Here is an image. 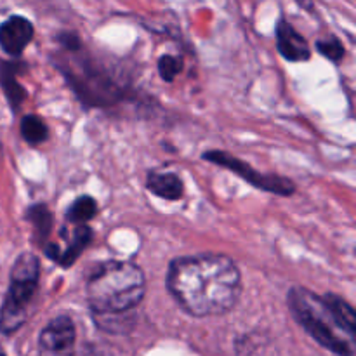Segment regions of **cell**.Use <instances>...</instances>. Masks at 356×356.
Segmentation results:
<instances>
[{"label":"cell","instance_id":"15","mask_svg":"<svg viewBox=\"0 0 356 356\" xmlns=\"http://www.w3.org/2000/svg\"><path fill=\"white\" fill-rule=\"evenodd\" d=\"M97 214V202L89 195H82L76 198L66 211V219L73 225H86Z\"/></svg>","mask_w":356,"mask_h":356},{"label":"cell","instance_id":"13","mask_svg":"<svg viewBox=\"0 0 356 356\" xmlns=\"http://www.w3.org/2000/svg\"><path fill=\"white\" fill-rule=\"evenodd\" d=\"M24 219L33 226V233H35V242L44 245L47 236L51 235V228H52V214L44 204L38 205H31L30 209L24 214Z\"/></svg>","mask_w":356,"mask_h":356},{"label":"cell","instance_id":"18","mask_svg":"<svg viewBox=\"0 0 356 356\" xmlns=\"http://www.w3.org/2000/svg\"><path fill=\"white\" fill-rule=\"evenodd\" d=\"M58 42L63 45L66 52H79L82 49V42H80V37L76 33H72V31H65V33L58 35Z\"/></svg>","mask_w":356,"mask_h":356},{"label":"cell","instance_id":"7","mask_svg":"<svg viewBox=\"0 0 356 356\" xmlns=\"http://www.w3.org/2000/svg\"><path fill=\"white\" fill-rule=\"evenodd\" d=\"M76 329L70 316L59 315L44 327L38 339V356H75Z\"/></svg>","mask_w":356,"mask_h":356},{"label":"cell","instance_id":"17","mask_svg":"<svg viewBox=\"0 0 356 356\" xmlns=\"http://www.w3.org/2000/svg\"><path fill=\"white\" fill-rule=\"evenodd\" d=\"M316 49H318V52L323 58L330 59V61L334 63H339L341 59L344 58V45L343 42L336 37L318 40L316 42Z\"/></svg>","mask_w":356,"mask_h":356},{"label":"cell","instance_id":"6","mask_svg":"<svg viewBox=\"0 0 356 356\" xmlns=\"http://www.w3.org/2000/svg\"><path fill=\"white\" fill-rule=\"evenodd\" d=\"M204 159L214 165L222 167V169L232 170L233 174L242 177L243 181L254 188L266 191V193L280 195V197H291L296 193V184L289 177L277 176V174H264L259 170L252 169L247 162L229 155V153L221 152V149H212V152L204 153Z\"/></svg>","mask_w":356,"mask_h":356},{"label":"cell","instance_id":"9","mask_svg":"<svg viewBox=\"0 0 356 356\" xmlns=\"http://www.w3.org/2000/svg\"><path fill=\"white\" fill-rule=\"evenodd\" d=\"M277 49L282 58L291 63L308 61L312 58L308 40L285 19H280L277 24Z\"/></svg>","mask_w":356,"mask_h":356},{"label":"cell","instance_id":"22","mask_svg":"<svg viewBox=\"0 0 356 356\" xmlns=\"http://www.w3.org/2000/svg\"><path fill=\"white\" fill-rule=\"evenodd\" d=\"M0 356H6V355H3V353H2V351H0Z\"/></svg>","mask_w":356,"mask_h":356},{"label":"cell","instance_id":"21","mask_svg":"<svg viewBox=\"0 0 356 356\" xmlns=\"http://www.w3.org/2000/svg\"><path fill=\"white\" fill-rule=\"evenodd\" d=\"M0 162H2V143H0Z\"/></svg>","mask_w":356,"mask_h":356},{"label":"cell","instance_id":"10","mask_svg":"<svg viewBox=\"0 0 356 356\" xmlns=\"http://www.w3.org/2000/svg\"><path fill=\"white\" fill-rule=\"evenodd\" d=\"M61 238L66 242L65 249L49 252L47 257L54 259L59 266L70 268L76 259H79L80 254L86 250V247L89 245V242L92 240V232H90V228L87 225H76V228L73 229L72 235L68 236L63 232Z\"/></svg>","mask_w":356,"mask_h":356},{"label":"cell","instance_id":"8","mask_svg":"<svg viewBox=\"0 0 356 356\" xmlns=\"http://www.w3.org/2000/svg\"><path fill=\"white\" fill-rule=\"evenodd\" d=\"M35 28L24 16H10L0 24V47L6 54L19 58L31 42Z\"/></svg>","mask_w":356,"mask_h":356},{"label":"cell","instance_id":"2","mask_svg":"<svg viewBox=\"0 0 356 356\" xmlns=\"http://www.w3.org/2000/svg\"><path fill=\"white\" fill-rule=\"evenodd\" d=\"M287 302L299 325L320 346L339 356H355L356 316L350 302L336 294L318 296L305 287L291 289Z\"/></svg>","mask_w":356,"mask_h":356},{"label":"cell","instance_id":"1","mask_svg":"<svg viewBox=\"0 0 356 356\" xmlns=\"http://www.w3.org/2000/svg\"><path fill=\"white\" fill-rule=\"evenodd\" d=\"M167 289L191 316H218L229 312L242 294V275L225 254L177 257L167 271Z\"/></svg>","mask_w":356,"mask_h":356},{"label":"cell","instance_id":"4","mask_svg":"<svg viewBox=\"0 0 356 356\" xmlns=\"http://www.w3.org/2000/svg\"><path fill=\"white\" fill-rule=\"evenodd\" d=\"M40 261L35 254L23 252L10 270V282L0 309V332L14 334L28 320L38 291Z\"/></svg>","mask_w":356,"mask_h":356},{"label":"cell","instance_id":"5","mask_svg":"<svg viewBox=\"0 0 356 356\" xmlns=\"http://www.w3.org/2000/svg\"><path fill=\"white\" fill-rule=\"evenodd\" d=\"M63 75L76 92L83 104L89 106H110L118 103L122 89L96 65L89 61H79V65L70 66L68 63L59 65Z\"/></svg>","mask_w":356,"mask_h":356},{"label":"cell","instance_id":"19","mask_svg":"<svg viewBox=\"0 0 356 356\" xmlns=\"http://www.w3.org/2000/svg\"><path fill=\"white\" fill-rule=\"evenodd\" d=\"M75 356H99L97 355V351L94 350V348H82V350H76Z\"/></svg>","mask_w":356,"mask_h":356},{"label":"cell","instance_id":"16","mask_svg":"<svg viewBox=\"0 0 356 356\" xmlns=\"http://www.w3.org/2000/svg\"><path fill=\"white\" fill-rule=\"evenodd\" d=\"M183 66L184 61L181 56L165 54L159 59V73L162 76V80H165V82H172L183 72Z\"/></svg>","mask_w":356,"mask_h":356},{"label":"cell","instance_id":"20","mask_svg":"<svg viewBox=\"0 0 356 356\" xmlns=\"http://www.w3.org/2000/svg\"><path fill=\"white\" fill-rule=\"evenodd\" d=\"M298 2H299V6H305V7H308V9L312 7L309 6V0H298Z\"/></svg>","mask_w":356,"mask_h":356},{"label":"cell","instance_id":"12","mask_svg":"<svg viewBox=\"0 0 356 356\" xmlns=\"http://www.w3.org/2000/svg\"><path fill=\"white\" fill-rule=\"evenodd\" d=\"M23 66L16 61H0V86L14 111L19 110L23 101L26 99V90L17 82V73L23 72Z\"/></svg>","mask_w":356,"mask_h":356},{"label":"cell","instance_id":"11","mask_svg":"<svg viewBox=\"0 0 356 356\" xmlns=\"http://www.w3.org/2000/svg\"><path fill=\"white\" fill-rule=\"evenodd\" d=\"M146 188L163 200H181L184 195V183L177 174L165 170H149L146 176Z\"/></svg>","mask_w":356,"mask_h":356},{"label":"cell","instance_id":"3","mask_svg":"<svg viewBox=\"0 0 356 356\" xmlns=\"http://www.w3.org/2000/svg\"><path fill=\"white\" fill-rule=\"evenodd\" d=\"M145 294V273L129 261L101 263L87 278V301L96 318L124 315L134 309Z\"/></svg>","mask_w":356,"mask_h":356},{"label":"cell","instance_id":"14","mask_svg":"<svg viewBox=\"0 0 356 356\" xmlns=\"http://www.w3.org/2000/svg\"><path fill=\"white\" fill-rule=\"evenodd\" d=\"M21 138L28 145H42L49 138V127L38 115H24L19 125Z\"/></svg>","mask_w":356,"mask_h":356}]
</instances>
